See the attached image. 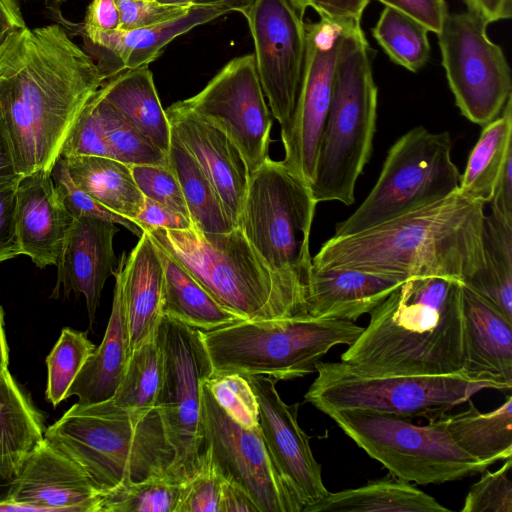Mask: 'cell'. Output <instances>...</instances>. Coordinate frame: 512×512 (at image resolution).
I'll list each match as a JSON object with an SVG mask.
<instances>
[{
	"mask_svg": "<svg viewBox=\"0 0 512 512\" xmlns=\"http://www.w3.org/2000/svg\"><path fill=\"white\" fill-rule=\"evenodd\" d=\"M106 76L59 24L24 27L0 44V109L17 172H51Z\"/></svg>",
	"mask_w": 512,
	"mask_h": 512,
	"instance_id": "obj_1",
	"label": "cell"
},
{
	"mask_svg": "<svg viewBox=\"0 0 512 512\" xmlns=\"http://www.w3.org/2000/svg\"><path fill=\"white\" fill-rule=\"evenodd\" d=\"M484 215V203L455 192L362 232L331 237L312 257V266L354 268L404 280L441 276L464 284L483 264Z\"/></svg>",
	"mask_w": 512,
	"mask_h": 512,
	"instance_id": "obj_2",
	"label": "cell"
},
{
	"mask_svg": "<svg viewBox=\"0 0 512 512\" xmlns=\"http://www.w3.org/2000/svg\"><path fill=\"white\" fill-rule=\"evenodd\" d=\"M462 287L449 277L407 279L369 313L341 361L363 375H461Z\"/></svg>",
	"mask_w": 512,
	"mask_h": 512,
	"instance_id": "obj_3",
	"label": "cell"
},
{
	"mask_svg": "<svg viewBox=\"0 0 512 512\" xmlns=\"http://www.w3.org/2000/svg\"><path fill=\"white\" fill-rule=\"evenodd\" d=\"M44 438L84 472L101 496L150 478L173 479L174 451L156 408L132 414L109 400L77 402L46 429Z\"/></svg>",
	"mask_w": 512,
	"mask_h": 512,
	"instance_id": "obj_4",
	"label": "cell"
},
{
	"mask_svg": "<svg viewBox=\"0 0 512 512\" xmlns=\"http://www.w3.org/2000/svg\"><path fill=\"white\" fill-rule=\"evenodd\" d=\"M224 308L244 320L306 313V292L275 274L240 227L225 233L144 230Z\"/></svg>",
	"mask_w": 512,
	"mask_h": 512,
	"instance_id": "obj_5",
	"label": "cell"
},
{
	"mask_svg": "<svg viewBox=\"0 0 512 512\" xmlns=\"http://www.w3.org/2000/svg\"><path fill=\"white\" fill-rule=\"evenodd\" d=\"M378 89L361 25L344 26L337 50L331 103L310 186L317 202H355V185L371 156Z\"/></svg>",
	"mask_w": 512,
	"mask_h": 512,
	"instance_id": "obj_6",
	"label": "cell"
},
{
	"mask_svg": "<svg viewBox=\"0 0 512 512\" xmlns=\"http://www.w3.org/2000/svg\"><path fill=\"white\" fill-rule=\"evenodd\" d=\"M362 331L354 321L303 314L242 320L201 334L211 375H266L279 381L315 372L331 348L350 346Z\"/></svg>",
	"mask_w": 512,
	"mask_h": 512,
	"instance_id": "obj_7",
	"label": "cell"
},
{
	"mask_svg": "<svg viewBox=\"0 0 512 512\" xmlns=\"http://www.w3.org/2000/svg\"><path fill=\"white\" fill-rule=\"evenodd\" d=\"M316 205L310 186L268 157L249 176L238 225L267 266L305 292Z\"/></svg>",
	"mask_w": 512,
	"mask_h": 512,
	"instance_id": "obj_8",
	"label": "cell"
},
{
	"mask_svg": "<svg viewBox=\"0 0 512 512\" xmlns=\"http://www.w3.org/2000/svg\"><path fill=\"white\" fill-rule=\"evenodd\" d=\"M325 414L390 474L409 483L442 484L474 476L489 467L455 443L444 416L417 425L406 417L364 409Z\"/></svg>",
	"mask_w": 512,
	"mask_h": 512,
	"instance_id": "obj_9",
	"label": "cell"
},
{
	"mask_svg": "<svg viewBox=\"0 0 512 512\" xmlns=\"http://www.w3.org/2000/svg\"><path fill=\"white\" fill-rule=\"evenodd\" d=\"M449 132L417 126L389 149L378 180L362 204L335 226L332 237L353 235L441 201L458 191L461 173L451 158Z\"/></svg>",
	"mask_w": 512,
	"mask_h": 512,
	"instance_id": "obj_10",
	"label": "cell"
},
{
	"mask_svg": "<svg viewBox=\"0 0 512 512\" xmlns=\"http://www.w3.org/2000/svg\"><path fill=\"white\" fill-rule=\"evenodd\" d=\"M315 372L304 401L323 413L364 409L430 421L449 414L476 393L494 389L487 382L470 381L459 374L363 375L342 361H319Z\"/></svg>",
	"mask_w": 512,
	"mask_h": 512,
	"instance_id": "obj_11",
	"label": "cell"
},
{
	"mask_svg": "<svg viewBox=\"0 0 512 512\" xmlns=\"http://www.w3.org/2000/svg\"><path fill=\"white\" fill-rule=\"evenodd\" d=\"M163 375L156 399L174 451L172 477L183 483L199 469L202 454L201 385L212 366L201 331L163 315L157 330Z\"/></svg>",
	"mask_w": 512,
	"mask_h": 512,
	"instance_id": "obj_12",
	"label": "cell"
},
{
	"mask_svg": "<svg viewBox=\"0 0 512 512\" xmlns=\"http://www.w3.org/2000/svg\"><path fill=\"white\" fill-rule=\"evenodd\" d=\"M486 28L468 11L448 13L437 34L455 103L465 118L482 127L496 119L512 97L508 61Z\"/></svg>",
	"mask_w": 512,
	"mask_h": 512,
	"instance_id": "obj_13",
	"label": "cell"
},
{
	"mask_svg": "<svg viewBox=\"0 0 512 512\" xmlns=\"http://www.w3.org/2000/svg\"><path fill=\"white\" fill-rule=\"evenodd\" d=\"M202 452L222 478L240 485L260 512H302L303 506L279 472L259 426L245 428L201 385Z\"/></svg>",
	"mask_w": 512,
	"mask_h": 512,
	"instance_id": "obj_14",
	"label": "cell"
},
{
	"mask_svg": "<svg viewBox=\"0 0 512 512\" xmlns=\"http://www.w3.org/2000/svg\"><path fill=\"white\" fill-rule=\"evenodd\" d=\"M183 102L229 137L250 174L268 158L272 120L254 54L230 60L200 92Z\"/></svg>",
	"mask_w": 512,
	"mask_h": 512,
	"instance_id": "obj_15",
	"label": "cell"
},
{
	"mask_svg": "<svg viewBox=\"0 0 512 512\" xmlns=\"http://www.w3.org/2000/svg\"><path fill=\"white\" fill-rule=\"evenodd\" d=\"M344 25L320 17L305 23L306 53L295 110L281 133L284 165L311 186L329 111L339 40Z\"/></svg>",
	"mask_w": 512,
	"mask_h": 512,
	"instance_id": "obj_16",
	"label": "cell"
},
{
	"mask_svg": "<svg viewBox=\"0 0 512 512\" xmlns=\"http://www.w3.org/2000/svg\"><path fill=\"white\" fill-rule=\"evenodd\" d=\"M259 81L284 132L297 103L306 53L303 17L289 0H257L245 16Z\"/></svg>",
	"mask_w": 512,
	"mask_h": 512,
	"instance_id": "obj_17",
	"label": "cell"
},
{
	"mask_svg": "<svg viewBox=\"0 0 512 512\" xmlns=\"http://www.w3.org/2000/svg\"><path fill=\"white\" fill-rule=\"evenodd\" d=\"M258 404L259 428L282 477L303 506L302 512L329 494L315 459L310 436L298 423L299 403L280 397L277 380L266 375H246Z\"/></svg>",
	"mask_w": 512,
	"mask_h": 512,
	"instance_id": "obj_18",
	"label": "cell"
},
{
	"mask_svg": "<svg viewBox=\"0 0 512 512\" xmlns=\"http://www.w3.org/2000/svg\"><path fill=\"white\" fill-rule=\"evenodd\" d=\"M171 130L198 162L211 182L231 221L238 227L250 173L236 145L184 102L169 106Z\"/></svg>",
	"mask_w": 512,
	"mask_h": 512,
	"instance_id": "obj_19",
	"label": "cell"
},
{
	"mask_svg": "<svg viewBox=\"0 0 512 512\" xmlns=\"http://www.w3.org/2000/svg\"><path fill=\"white\" fill-rule=\"evenodd\" d=\"M10 501L38 511L100 512L102 496L75 463L43 438L16 475Z\"/></svg>",
	"mask_w": 512,
	"mask_h": 512,
	"instance_id": "obj_20",
	"label": "cell"
},
{
	"mask_svg": "<svg viewBox=\"0 0 512 512\" xmlns=\"http://www.w3.org/2000/svg\"><path fill=\"white\" fill-rule=\"evenodd\" d=\"M117 224L97 218H73L58 263L57 281L52 298L62 287L65 296L83 295L90 326L94 323L102 290L113 274L116 256L113 239Z\"/></svg>",
	"mask_w": 512,
	"mask_h": 512,
	"instance_id": "obj_21",
	"label": "cell"
},
{
	"mask_svg": "<svg viewBox=\"0 0 512 512\" xmlns=\"http://www.w3.org/2000/svg\"><path fill=\"white\" fill-rule=\"evenodd\" d=\"M463 368L461 375L496 390L512 387V320L484 298L462 287Z\"/></svg>",
	"mask_w": 512,
	"mask_h": 512,
	"instance_id": "obj_22",
	"label": "cell"
},
{
	"mask_svg": "<svg viewBox=\"0 0 512 512\" xmlns=\"http://www.w3.org/2000/svg\"><path fill=\"white\" fill-rule=\"evenodd\" d=\"M16 220L22 254L44 268L57 265L73 217L49 171L23 176L17 187Z\"/></svg>",
	"mask_w": 512,
	"mask_h": 512,
	"instance_id": "obj_23",
	"label": "cell"
},
{
	"mask_svg": "<svg viewBox=\"0 0 512 512\" xmlns=\"http://www.w3.org/2000/svg\"><path fill=\"white\" fill-rule=\"evenodd\" d=\"M113 274L120 281L128 344L132 353L157 333L163 316L164 268L157 246L145 231L128 257L122 253Z\"/></svg>",
	"mask_w": 512,
	"mask_h": 512,
	"instance_id": "obj_24",
	"label": "cell"
},
{
	"mask_svg": "<svg viewBox=\"0 0 512 512\" xmlns=\"http://www.w3.org/2000/svg\"><path fill=\"white\" fill-rule=\"evenodd\" d=\"M226 13L215 6L193 5L185 15L162 24L84 34L96 51L98 66L108 79L127 69L149 66L176 37Z\"/></svg>",
	"mask_w": 512,
	"mask_h": 512,
	"instance_id": "obj_25",
	"label": "cell"
},
{
	"mask_svg": "<svg viewBox=\"0 0 512 512\" xmlns=\"http://www.w3.org/2000/svg\"><path fill=\"white\" fill-rule=\"evenodd\" d=\"M405 281L354 268L311 266L306 284V313L355 321L370 313Z\"/></svg>",
	"mask_w": 512,
	"mask_h": 512,
	"instance_id": "obj_26",
	"label": "cell"
},
{
	"mask_svg": "<svg viewBox=\"0 0 512 512\" xmlns=\"http://www.w3.org/2000/svg\"><path fill=\"white\" fill-rule=\"evenodd\" d=\"M114 276L112 309L103 340L82 366L66 396H76L82 405L105 402L114 396L131 355L120 281Z\"/></svg>",
	"mask_w": 512,
	"mask_h": 512,
	"instance_id": "obj_27",
	"label": "cell"
},
{
	"mask_svg": "<svg viewBox=\"0 0 512 512\" xmlns=\"http://www.w3.org/2000/svg\"><path fill=\"white\" fill-rule=\"evenodd\" d=\"M98 93L145 138L168 154L171 125L148 65L127 69L109 77Z\"/></svg>",
	"mask_w": 512,
	"mask_h": 512,
	"instance_id": "obj_28",
	"label": "cell"
},
{
	"mask_svg": "<svg viewBox=\"0 0 512 512\" xmlns=\"http://www.w3.org/2000/svg\"><path fill=\"white\" fill-rule=\"evenodd\" d=\"M448 512L447 507L392 474L357 488L329 492L305 512Z\"/></svg>",
	"mask_w": 512,
	"mask_h": 512,
	"instance_id": "obj_29",
	"label": "cell"
},
{
	"mask_svg": "<svg viewBox=\"0 0 512 512\" xmlns=\"http://www.w3.org/2000/svg\"><path fill=\"white\" fill-rule=\"evenodd\" d=\"M158 252L164 268L163 315L201 332L213 331L244 320L221 306L172 257L160 248Z\"/></svg>",
	"mask_w": 512,
	"mask_h": 512,
	"instance_id": "obj_30",
	"label": "cell"
},
{
	"mask_svg": "<svg viewBox=\"0 0 512 512\" xmlns=\"http://www.w3.org/2000/svg\"><path fill=\"white\" fill-rule=\"evenodd\" d=\"M65 159L69 174L79 188L110 211L135 222L144 196L129 165L99 156Z\"/></svg>",
	"mask_w": 512,
	"mask_h": 512,
	"instance_id": "obj_31",
	"label": "cell"
},
{
	"mask_svg": "<svg viewBox=\"0 0 512 512\" xmlns=\"http://www.w3.org/2000/svg\"><path fill=\"white\" fill-rule=\"evenodd\" d=\"M468 408L444 416L455 443L470 456L491 466L512 457V396L502 405L483 413L469 399Z\"/></svg>",
	"mask_w": 512,
	"mask_h": 512,
	"instance_id": "obj_32",
	"label": "cell"
},
{
	"mask_svg": "<svg viewBox=\"0 0 512 512\" xmlns=\"http://www.w3.org/2000/svg\"><path fill=\"white\" fill-rule=\"evenodd\" d=\"M43 438L41 415L9 370H0V473L16 477L26 456Z\"/></svg>",
	"mask_w": 512,
	"mask_h": 512,
	"instance_id": "obj_33",
	"label": "cell"
},
{
	"mask_svg": "<svg viewBox=\"0 0 512 512\" xmlns=\"http://www.w3.org/2000/svg\"><path fill=\"white\" fill-rule=\"evenodd\" d=\"M483 264L463 284L512 320V224L484 215Z\"/></svg>",
	"mask_w": 512,
	"mask_h": 512,
	"instance_id": "obj_34",
	"label": "cell"
},
{
	"mask_svg": "<svg viewBox=\"0 0 512 512\" xmlns=\"http://www.w3.org/2000/svg\"><path fill=\"white\" fill-rule=\"evenodd\" d=\"M512 153V97L501 116L483 127L461 174L458 193L489 203L507 157Z\"/></svg>",
	"mask_w": 512,
	"mask_h": 512,
	"instance_id": "obj_35",
	"label": "cell"
},
{
	"mask_svg": "<svg viewBox=\"0 0 512 512\" xmlns=\"http://www.w3.org/2000/svg\"><path fill=\"white\" fill-rule=\"evenodd\" d=\"M167 157L180 184L193 228L205 233H225L235 228L208 177L173 131Z\"/></svg>",
	"mask_w": 512,
	"mask_h": 512,
	"instance_id": "obj_36",
	"label": "cell"
},
{
	"mask_svg": "<svg viewBox=\"0 0 512 512\" xmlns=\"http://www.w3.org/2000/svg\"><path fill=\"white\" fill-rule=\"evenodd\" d=\"M162 375L163 354L156 333L132 351L122 382L109 402L132 414L153 410Z\"/></svg>",
	"mask_w": 512,
	"mask_h": 512,
	"instance_id": "obj_37",
	"label": "cell"
},
{
	"mask_svg": "<svg viewBox=\"0 0 512 512\" xmlns=\"http://www.w3.org/2000/svg\"><path fill=\"white\" fill-rule=\"evenodd\" d=\"M429 30L409 15L386 6L372 35L388 57L411 72H417L430 57Z\"/></svg>",
	"mask_w": 512,
	"mask_h": 512,
	"instance_id": "obj_38",
	"label": "cell"
},
{
	"mask_svg": "<svg viewBox=\"0 0 512 512\" xmlns=\"http://www.w3.org/2000/svg\"><path fill=\"white\" fill-rule=\"evenodd\" d=\"M111 158L129 166L166 165L167 155L97 93L92 98Z\"/></svg>",
	"mask_w": 512,
	"mask_h": 512,
	"instance_id": "obj_39",
	"label": "cell"
},
{
	"mask_svg": "<svg viewBox=\"0 0 512 512\" xmlns=\"http://www.w3.org/2000/svg\"><path fill=\"white\" fill-rule=\"evenodd\" d=\"M96 349L87 337V332L66 327L53 349L46 357L47 387L46 399L58 406L67 399V392L88 357Z\"/></svg>",
	"mask_w": 512,
	"mask_h": 512,
	"instance_id": "obj_40",
	"label": "cell"
},
{
	"mask_svg": "<svg viewBox=\"0 0 512 512\" xmlns=\"http://www.w3.org/2000/svg\"><path fill=\"white\" fill-rule=\"evenodd\" d=\"M181 490L169 476L150 478L103 495L100 512H175Z\"/></svg>",
	"mask_w": 512,
	"mask_h": 512,
	"instance_id": "obj_41",
	"label": "cell"
},
{
	"mask_svg": "<svg viewBox=\"0 0 512 512\" xmlns=\"http://www.w3.org/2000/svg\"><path fill=\"white\" fill-rule=\"evenodd\" d=\"M57 192L73 218L91 217L121 225L140 237L142 229L133 221L120 216L93 199L72 180L66 159L60 157L51 171Z\"/></svg>",
	"mask_w": 512,
	"mask_h": 512,
	"instance_id": "obj_42",
	"label": "cell"
},
{
	"mask_svg": "<svg viewBox=\"0 0 512 512\" xmlns=\"http://www.w3.org/2000/svg\"><path fill=\"white\" fill-rule=\"evenodd\" d=\"M206 383L217 403L245 428L259 426L258 404L245 377L240 374L210 375Z\"/></svg>",
	"mask_w": 512,
	"mask_h": 512,
	"instance_id": "obj_43",
	"label": "cell"
},
{
	"mask_svg": "<svg viewBox=\"0 0 512 512\" xmlns=\"http://www.w3.org/2000/svg\"><path fill=\"white\" fill-rule=\"evenodd\" d=\"M512 457L494 472L483 473L467 493L462 512H512Z\"/></svg>",
	"mask_w": 512,
	"mask_h": 512,
	"instance_id": "obj_44",
	"label": "cell"
},
{
	"mask_svg": "<svg viewBox=\"0 0 512 512\" xmlns=\"http://www.w3.org/2000/svg\"><path fill=\"white\" fill-rule=\"evenodd\" d=\"M221 481L215 465L202 452L198 471L182 483L175 512H219Z\"/></svg>",
	"mask_w": 512,
	"mask_h": 512,
	"instance_id": "obj_45",
	"label": "cell"
},
{
	"mask_svg": "<svg viewBox=\"0 0 512 512\" xmlns=\"http://www.w3.org/2000/svg\"><path fill=\"white\" fill-rule=\"evenodd\" d=\"M134 181L144 197L161 203L189 218V211L169 163L130 166Z\"/></svg>",
	"mask_w": 512,
	"mask_h": 512,
	"instance_id": "obj_46",
	"label": "cell"
},
{
	"mask_svg": "<svg viewBox=\"0 0 512 512\" xmlns=\"http://www.w3.org/2000/svg\"><path fill=\"white\" fill-rule=\"evenodd\" d=\"M92 98L69 131L60 157L99 156L111 158Z\"/></svg>",
	"mask_w": 512,
	"mask_h": 512,
	"instance_id": "obj_47",
	"label": "cell"
},
{
	"mask_svg": "<svg viewBox=\"0 0 512 512\" xmlns=\"http://www.w3.org/2000/svg\"><path fill=\"white\" fill-rule=\"evenodd\" d=\"M120 13V28L129 30L162 24L177 19L191 6L161 4L155 0H115Z\"/></svg>",
	"mask_w": 512,
	"mask_h": 512,
	"instance_id": "obj_48",
	"label": "cell"
},
{
	"mask_svg": "<svg viewBox=\"0 0 512 512\" xmlns=\"http://www.w3.org/2000/svg\"><path fill=\"white\" fill-rule=\"evenodd\" d=\"M18 184L0 186V262L22 254L16 220Z\"/></svg>",
	"mask_w": 512,
	"mask_h": 512,
	"instance_id": "obj_49",
	"label": "cell"
},
{
	"mask_svg": "<svg viewBox=\"0 0 512 512\" xmlns=\"http://www.w3.org/2000/svg\"><path fill=\"white\" fill-rule=\"evenodd\" d=\"M370 1V0H369ZM385 6L399 10L438 34L448 15L445 0H378Z\"/></svg>",
	"mask_w": 512,
	"mask_h": 512,
	"instance_id": "obj_50",
	"label": "cell"
},
{
	"mask_svg": "<svg viewBox=\"0 0 512 512\" xmlns=\"http://www.w3.org/2000/svg\"><path fill=\"white\" fill-rule=\"evenodd\" d=\"M135 223L142 231L151 229L186 230L193 227L189 218L146 197H144L143 206Z\"/></svg>",
	"mask_w": 512,
	"mask_h": 512,
	"instance_id": "obj_51",
	"label": "cell"
},
{
	"mask_svg": "<svg viewBox=\"0 0 512 512\" xmlns=\"http://www.w3.org/2000/svg\"><path fill=\"white\" fill-rule=\"evenodd\" d=\"M320 17L344 26L361 25V18L369 0H309Z\"/></svg>",
	"mask_w": 512,
	"mask_h": 512,
	"instance_id": "obj_52",
	"label": "cell"
},
{
	"mask_svg": "<svg viewBox=\"0 0 512 512\" xmlns=\"http://www.w3.org/2000/svg\"><path fill=\"white\" fill-rule=\"evenodd\" d=\"M120 28V13L115 0H92L89 4L83 31L108 32Z\"/></svg>",
	"mask_w": 512,
	"mask_h": 512,
	"instance_id": "obj_53",
	"label": "cell"
},
{
	"mask_svg": "<svg viewBox=\"0 0 512 512\" xmlns=\"http://www.w3.org/2000/svg\"><path fill=\"white\" fill-rule=\"evenodd\" d=\"M489 203L492 213L512 224V153L506 159Z\"/></svg>",
	"mask_w": 512,
	"mask_h": 512,
	"instance_id": "obj_54",
	"label": "cell"
},
{
	"mask_svg": "<svg viewBox=\"0 0 512 512\" xmlns=\"http://www.w3.org/2000/svg\"><path fill=\"white\" fill-rule=\"evenodd\" d=\"M219 512H260V509L240 485L222 478Z\"/></svg>",
	"mask_w": 512,
	"mask_h": 512,
	"instance_id": "obj_55",
	"label": "cell"
},
{
	"mask_svg": "<svg viewBox=\"0 0 512 512\" xmlns=\"http://www.w3.org/2000/svg\"><path fill=\"white\" fill-rule=\"evenodd\" d=\"M467 11L487 25L512 16V0H464Z\"/></svg>",
	"mask_w": 512,
	"mask_h": 512,
	"instance_id": "obj_56",
	"label": "cell"
},
{
	"mask_svg": "<svg viewBox=\"0 0 512 512\" xmlns=\"http://www.w3.org/2000/svg\"><path fill=\"white\" fill-rule=\"evenodd\" d=\"M22 177L15 166L8 131L0 109V186L19 183Z\"/></svg>",
	"mask_w": 512,
	"mask_h": 512,
	"instance_id": "obj_57",
	"label": "cell"
},
{
	"mask_svg": "<svg viewBox=\"0 0 512 512\" xmlns=\"http://www.w3.org/2000/svg\"><path fill=\"white\" fill-rule=\"evenodd\" d=\"M26 26L18 0H0V44L10 33Z\"/></svg>",
	"mask_w": 512,
	"mask_h": 512,
	"instance_id": "obj_58",
	"label": "cell"
},
{
	"mask_svg": "<svg viewBox=\"0 0 512 512\" xmlns=\"http://www.w3.org/2000/svg\"><path fill=\"white\" fill-rule=\"evenodd\" d=\"M257 0H192L193 5L215 6L224 11L239 12L244 16L251 10Z\"/></svg>",
	"mask_w": 512,
	"mask_h": 512,
	"instance_id": "obj_59",
	"label": "cell"
},
{
	"mask_svg": "<svg viewBox=\"0 0 512 512\" xmlns=\"http://www.w3.org/2000/svg\"><path fill=\"white\" fill-rule=\"evenodd\" d=\"M3 310L0 306V370L8 369L9 365V348L4 332Z\"/></svg>",
	"mask_w": 512,
	"mask_h": 512,
	"instance_id": "obj_60",
	"label": "cell"
},
{
	"mask_svg": "<svg viewBox=\"0 0 512 512\" xmlns=\"http://www.w3.org/2000/svg\"><path fill=\"white\" fill-rule=\"evenodd\" d=\"M15 477L0 473V504L10 501Z\"/></svg>",
	"mask_w": 512,
	"mask_h": 512,
	"instance_id": "obj_61",
	"label": "cell"
},
{
	"mask_svg": "<svg viewBox=\"0 0 512 512\" xmlns=\"http://www.w3.org/2000/svg\"><path fill=\"white\" fill-rule=\"evenodd\" d=\"M293 6L297 9L300 15L303 17L307 8L310 7L309 0H289Z\"/></svg>",
	"mask_w": 512,
	"mask_h": 512,
	"instance_id": "obj_62",
	"label": "cell"
},
{
	"mask_svg": "<svg viewBox=\"0 0 512 512\" xmlns=\"http://www.w3.org/2000/svg\"><path fill=\"white\" fill-rule=\"evenodd\" d=\"M161 4L175 5V6H191L192 0H155Z\"/></svg>",
	"mask_w": 512,
	"mask_h": 512,
	"instance_id": "obj_63",
	"label": "cell"
},
{
	"mask_svg": "<svg viewBox=\"0 0 512 512\" xmlns=\"http://www.w3.org/2000/svg\"><path fill=\"white\" fill-rule=\"evenodd\" d=\"M54 1H56V2H60V1H64V0H54Z\"/></svg>",
	"mask_w": 512,
	"mask_h": 512,
	"instance_id": "obj_64",
	"label": "cell"
}]
</instances>
